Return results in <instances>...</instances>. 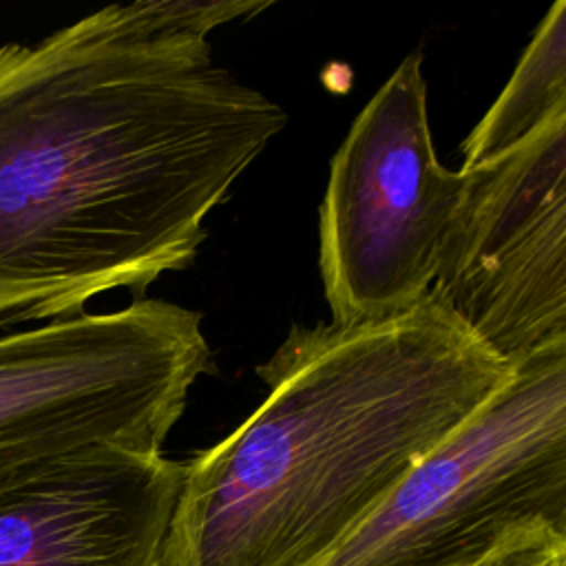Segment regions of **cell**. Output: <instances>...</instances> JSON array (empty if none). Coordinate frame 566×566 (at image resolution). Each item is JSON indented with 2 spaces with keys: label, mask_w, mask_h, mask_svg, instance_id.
Returning a JSON list of instances; mask_svg holds the SVG:
<instances>
[{
  "label": "cell",
  "mask_w": 566,
  "mask_h": 566,
  "mask_svg": "<svg viewBox=\"0 0 566 566\" xmlns=\"http://www.w3.org/2000/svg\"><path fill=\"white\" fill-rule=\"evenodd\" d=\"M184 464L99 447L0 482V566H159Z\"/></svg>",
  "instance_id": "cell-7"
},
{
  "label": "cell",
  "mask_w": 566,
  "mask_h": 566,
  "mask_svg": "<svg viewBox=\"0 0 566 566\" xmlns=\"http://www.w3.org/2000/svg\"><path fill=\"white\" fill-rule=\"evenodd\" d=\"M491 566H566V531L537 528L509 546Z\"/></svg>",
  "instance_id": "cell-9"
},
{
  "label": "cell",
  "mask_w": 566,
  "mask_h": 566,
  "mask_svg": "<svg viewBox=\"0 0 566 566\" xmlns=\"http://www.w3.org/2000/svg\"><path fill=\"white\" fill-rule=\"evenodd\" d=\"M254 0L108 4L0 46V336L186 268L287 113L212 57Z\"/></svg>",
  "instance_id": "cell-1"
},
{
  "label": "cell",
  "mask_w": 566,
  "mask_h": 566,
  "mask_svg": "<svg viewBox=\"0 0 566 566\" xmlns=\"http://www.w3.org/2000/svg\"><path fill=\"white\" fill-rule=\"evenodd\" d=\"M467 184L436 157L422 57L407 55L329 164L318 265L334 323L387 321L427 298Z\"/></svg>",
  "instance_id": "cell-5"
},
{
  "label": "cell",
  "mask_w": 566,
  "mask_h": 566,
  "mask_svg": "<svg viewBox=\"0 0 566 566\" xmlns=\"http://www.w3.org/2000/svg\"><path fill=\"white\" fill-rule=\"evenodd\" d=\"M210 365L201 316L161 298L0 336V482L99 447L161 453Z\"/></svg>",
  "instance_id": "cell-4"
},
{
  "label": "cell",
  "mask_w": 566,
  "mask_h": 566,
  "mask_svg": "<svg viewBox=\"0 0 566 566\" xmlns=\"http://www.w3.org/2000/svg\"><path fill=\"white\" fill-rule=\"evenodd\" d=\"M467 172L427 298L515 369L566 347V115Z\"/></svg>",
  "instance_id": "cell-6"
},
{
  "label": "cell",
  "mask_w": 566,
  "mask_h": 566,
  "mask_svg": "<svg viewBox=\"0 0 566 566\" xmlns=\"http://www.w3.org/2000/svg\"><path fill=\"white\" fill-rule=\"evenodd\" d=\"M566 115V4L557 0L535 29L506 86L462 146V170L493 161Z\"/></svg>",
  "instance_id": "cell-8"
},
{
  "label": "cell",
  "mask_w": 566,
  "mask_h": 566,
  "mask_svg": "<svg viewBox=\"0 0 566 566\" xmlns=\"http://www.w3.org/2000/svg\"><path fill=\"white\" fill-rule=\"evenodd\" d=\"M268 394L184 464L159 566H305L513 374L424 298L376 323L294 325Z\"/></svg>",
  "instance_id": "cell-2"
},
{
  "label": "cell",
  "mask_w": 566,
  "mask_h": 566,
  "mask_svg": "<svg viewBox=\"0 0 566 566\" xmlns=\"http://www.w3.org/2000/svg\"><path fill=\"white\" fill-rule=\"evenodd\" d=\"M542 526L566 531V347L515 367L305 566H480Z\"/></svg>",
  "instance_id": "cell-3"
}]
</instances>
